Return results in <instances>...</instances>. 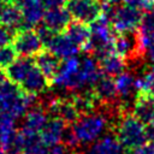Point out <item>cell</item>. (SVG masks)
<instances>
[{
    "label": "cell",
    "mask_w": 154,
    "mask_h": 154,
    "mask_svg": "<svg viewBox=\"0 0 154 154\" xmlns=\"http://www.w3.org/2000/svg\"><path fill=\"white\" fill-rule=\"evenodd\" d=\"M34 101L35 95L23 91L18 84L10 79L5 78L0 83V111L14 119L23 117L34 105Z\"/></svg>",
    "instance_id": "obj_1"
},
{
    "label": "cell",
    "mask_w": 154,
    "mask_h": 154,
    "mask_svg": "<svg viewBox=\"0 0 154 154\" xmlns=\"http://www.w3.org/2000/svg\"><path fill=\"white\" fill-rule=\"evenodd\" d=\"M112 130L123 147L128 150L147 141L146 125L132 113H128L126 111L116 117L112 122Z\"/></svg>",
    "instance_id": "obj_2"
},
{
    "label": "cell",
    "mask_w": 154,
    "mask_h": 154,
    "mask_svg": "<svg viewBox=\"0 0 154 154\" xmlns=\"http://www.w3.org/2000/svg\"><path fill=\"white\" fill-rule=\"evenodd\" d=\"M108 118L99 112L79 116L78 119L72 124V130L79 146L91 144L105 132L108 126Z\"/></svg>",
    "instance_id": "obj_3"
},
{
    "label": "cell",
    "mask_w": 154,
    "mask_h": 154,
    "mask_svg": "<svg viewBox=\"0 0 154 154\" xmlns=\"http://www.w3.org/2000/svg\"><path fill=\"white\" fill-rule=\"evenodd\" d=\"M52 83L55 87L69 91H78L83 89L87 84L81 71V61L76 57L65 59Z\"/></svg>",
    "instance_id": "obj_4"
},
{
    "label": "cell",
    "mask_w": 154,
    "mask_h": 154,
    "mask_svg": "<svg viewBox=\"0 0 154 154\" xmlns=\"http://www.w3.org/2000/svg\"><path fill=\"white\" fill-rule=\"evenodd\" d=\"M142 18L143 14L141 10L128 6L125 4L122 6H113L108 16L111 26L116 34L137 31Z\"/></svg>",
    "instance_id": "obj_5"
},
{
    "label": "cell",
    "mask_w": 154,
    "mask_h": 154,
    "mask_svg": "<svg viewBox=\"0 0 154 154\" xmlns=\"http://www.w3.org/2000/svg\"><path fill=\"white\" fill-rule=\"evenodd\" d=\"M12 46L20 57H32L43 49V45L36 32L31 28H20L14 31Z\"/></svg>",
    "instance_id": "obj_6"
},
{
    "label": "cell",
    "mask_w": 154,
    "mask_h": 154,
    "mask_svg": "<svg viewBox=\"0 0 154 154\" xmlns=\"http://www.w3.org/2000/svg\"><path fill=\"white\" fill-rule=\"evenodd\" d=\"M66 10L73 20L91 24L102 13V5L99 0H66Z\"/></svg>",
    "instance_id": "obj_7"
},
{
    "label": "cell",
    "mask_w": 154,
    "mask_h": 154,
    "mask_svg": "<svg viewBox=\"0 0 154 154\" xmlns=\"http://www.w3.org/2000/svg\"><path fill=\"white\" fill-rule=\"evenodd\" d=\"M91 90L96 96V99L99 100V102L106 106L107 108H113L119 106V103L116 105L118 102L117 101L118 95H117V89H116V83L113 77L102 73L100 78L93 84Z\"/></svg>",
    "instance_id": "obj_8"
},
{
    "label": "cell",
    "mask_w": 154,
    "mask_h": 154,
    "mask_svg": "<svg viewBox=\"0 0 154 154\" xmlns=\"http://www.w3.org/2000/svg\"><path fill=\"white\" fill-rule=\"evenodd\" d=\"M113 49L124 60H134L141 55L137 31L120 32L114 36Z\"/></svg>",
    "instance_id": "obj_9"
},
{
    "label": "cell",
    "mask_w": 154,
    "mask_h": 154,
    "mask_svg": "<svg viewBox=\"0 0 154 154\" xmlns=\"http://www.w3.org/2000/svg\"><path fill=\"white\" fill-rule=\"evenodd\" d=\"M46 111L52 113L53 117H58L63 119L67 125L73 124L79 114L76 111L71 99H64V97H49L46 101Z\"/></svg>",
    "instance_id": "obj_10"
},
{
    "label": "cell",
    "mask_w": 154,
    "mask_h": 154,
    "mask_svg": "<svg viewBox=\"0 0 154 154\" xmlns=\"http://www.w3.org/2000/svg\"><path fill=\"white\" fill-rule=\"evenodd\" d=\"M23 23V13L20 7L13 0L0 1V25L16 31L20 29Z\"/></svg>",
    "instance_id": "obj_11"
},
{
    "label": "cell",
    "mask_w": 154,
    "mask_h": 154,
    "mask_svg": "<svg viewBox=\"0 0 154 154\" xmlns=\"http://www.w3.org/2000/svg\"><path fill=\"white\" fill-rule=\"evenodd\" d=\"M66 126L67 124L58 117H52L51 119H48L45 126L38 132L43 146L48 148V147L59 144L61 142V137Z\"/></svg>",
    "instance_id": "obj_12"
},
{
    "label": "cell",
    "mask_w": 154,
    "mask_h": 154,
    "mask_svg": "<svg viewBox=\"0 0 154 154\" xmlns=\"http://www.w3.org/2000/svg\"><path fill=\"white\" fill-rule=\"evenodd\" d=\"M46 49L51 51L59 59L65 60V59L76 57V54L79 51V47L66 34L57 32L52 38V41L49 42V45L46 47Z\"/></svg>",
    "instance_id": "obj_13"
},
{
    "label": "cell",
    "mask_w": 154,
    "mask_h": 154,
    "mask_svg": "<svg viewBox=\"0 0 154 154\" xmlns=\"http://www.w3.org/2000/svg\"><path fill=\"white\" fill-rule=\"evenodd\" d=\"M49 83L51 82L48 81V78L43 75V72L35 64L29 70V72L25 75L22 83L19 84V87L22 88L23 91H25L28 94L37 95L40 93H43L48 88Z\"/></svg>",
    "instance_id": "obj_14"
},
{
    "label": "cell",
    "mask_w": 154,
    "mask_h": 154,
    "mask_svg": "<svg viewBox=\"0 0 154 154\" xmlns=\"http://www.w3.org/2000/svg\"><path fill=\"white\" fill-rule=\"evenodd\" d=\"M22 10L23 13V23L26 28H31L32 25H38L45 14V6L41 0H13Z\"/></svg>",
    "instance_id": "obj_15"
},
{
    "label": "cell",
    "mask_w": 154,
    "mask_h": 154,
    "mask_svg": "<svg viewBox=\"0 0 154 154\" xmlns=\"http://www.w3.org/2000/svg\"><path fill=\"white\" fill-rule=\"evenodd\" d=\"M87 154H129V150L123 147L117 136L112 132L93 142Z\"/></svg>",
    "instance_id": "obj_16"
},
{
    "label": "cell",
    "mask_w": 154,
    "mask_h": 154,
    "mask_svg": "<svg viewBox=\"0 0 154 154\" xmlns=\"http://www.w3.org/2000/svg\"><path fill=\"white\" fill-rule=\"evenodd\" d=\"M43 24L51 29L54 32H63L65 31L66 26L71 22V16L66 7H55V8H48L45 11L43 18H42Z\"/></svg>",
    "instance_id": "obj_17"
},
{
    "label": "cell",
    "mask_w": 154,
    "mask_h": 154,
    "mask_svg": "<svg viewBox=\"0 0 154 154\" xmlns=\"http://www.w3.org/2000/svg\"><path fill=\"white\" fill-rule=\"evenodd\" d=\"M131 113L144 125L154 124V96L148 94H137Z\"/></svg>",
    "instance_id": "obj_18"
},
{
    "label": "cell",
    "mask_w": 154,
    "mask_h": 154,
    "mask_svg": "<svg viewBox=\"0 0 154 154\" xmlns=\"http://www.w3.org/2000/svg\"><path fill=\"white\" fill-rule=\"evenodd\" d=\"M35 64L43 72V75L48 78V81L52 83V81L57 76L58 71L60 70L61 59H59L51 51L43 48L40 53H37L35 55Z\"/></svg>",
    "instance_id": "obj_19"
},
{
    "label": "cell",
    "mask_w": 154,
    "mask_h": 154,
    "mask_svg": "<svg viewBox=\"0 0 154 154\" xmlns=\"http://www.w3.org/2000/svg\"><path fill=\"white\" fill-rule=\"evenodd\" d=\"M35 65V60L31 57H19L5 69V76L7 79L16 84H20L29 70Z\"/></svg>",
    "instance_id": "obj_20"
},
{
    "label": "cell",
    "mask_w": 154,
    "mask_h": 154,
    "mask_svg": "<svg viewBox=\"0 0 154 154\" xmlns=\"http://www.w3.org/2000/svg\"><path fill=\"white\" fill-rule=\"evenodd\" d=\"M71 101H72V103H73V106H75V108L79 116L96 112L99 105H101L99 102V100L96 99V96L94 95L93 90L77 91L72 95Z\"/></svg>",
    "instance_id": "obj_21"
},
{
    "label": "cell",
    "mask_w": 154,
    "mask_h": 154,
    "mask_svg": "<svg viewBox=\"0 0 154 154\" xmlns=\"http://www.w3.org/2000/svg\"><path fill=\"white\" fill-rule=\"evenodd\" d=\"M65 34L79 47V49L85 51L89 41H90V25L78 22V20H72L69 23V25L65 29Z\"/></svg>",
    "instance_id": "obj_22"
},
{
    "label": "cell",
    "mask_w": 154,
    "mask_h": 154,
    "mask_svg": "<svg viewBox=\"0 0 154 154\" xmlns=\"http://www.w3.org/2000/svg\"><path fill=\"white\" fill-rule=\"evenodd\" d=\"M47 120H48V116H47L46 108L42 105H34L24 114V126L23 128L40 132V130L45 126Z\"/></svg>",
    "instance_id": "obj_23"
},
{
    "label": "cell",
    "mask_w": 154,
    "mask_h": 154,
    "mask_svg": "<svg viewBox=\"0 0 154 154\" xmlns=\"http://www.w3.org/2000/svg\"><path fill=\"white\" fill-rule=\"evenodd\" d=\"M97 61H99V65H100L102 73L111 76V77L118 76L125 69V60L120 55H118L116 52L108 53L107 55L102 57Z\"/></svg>",
    "instance_id": "obj_24"
},
{
    "label": "cell",
    "mask_w": 154,
    "mask_h": 154,
    "mask_svg": "<svg viewBox=\"0 0 154 154\" xmlns=\"http://www.w3.org/2000/svg\"><path fill=\"white\" fill-rule=\"evenodd\" d=\"M135 81H136V77L131 72L123 71L122 73L116 76L114 83H116V89H117L118 99L128 100L134 94V91H136Z\"/></svg>",
    "instance_id": "obj_25"
},
{
    "label": "cell",
    "mask_w": 154,
    "mask_h": 154,
    "mask_svg": "<svg viewBox=\"0 0 154 154\" xmlns=\"http://www.w3.org/2000/svg\"><path fill=\"white\" fill-rule=\"evenodd\" d=\"M81 71H82V75L84 77L85 84L90 85V87H93V84L102 75L99 61L93 55H88V57L83 58V60L81 61Z\"/></svg>",
    "instance_id": "obj_26"
},
{
    "label": "cell",
    "mask_w": 154,
    "mask_h": 154,
    "mask_svg": "<svg viewBox=\"0 0 154 154\" xmlns=\"http://www.w3.org/2000/svg\"><path fill=\"white\" fill-rule=\"evenodd\" d=\"M135 88L137 94H148L154 96V63L149 66L143 76L136 78Z\"/></svg>",
    "instance_id": "obj_27"
},
{
    "label": "cell",
    "mask_w": 154,
    "mask_h": 154,
    "mask_svg": "<svg viewBox=\"0 0 154 154\" xmlns=\"http://www.w3.org/2000/svg\"><path fill=\"white\" fill-rule=\"evenodd\" d=\"M137 37L141 55L144 54L152 63H154V32H141L137 30Z\"/></svg>",
    "instance_id": "obj_28"
},
{
    "label": "cell",
    "mask_w": 154,
    "mask_h": 154,
    "mask_svg": "<svg viewBox=\"0 0 154 154\" xmlns=\"http://www.w3.org/2000/svg\"><path fill=\"white\" fill-rule=\"evenodd\" d=\"M60 143L67 150H70V152H73V150H76L79 147V143H78V141L76 138V135H75V132L72 130V126H70V125L66 126V129H65V131L63 134V137H61V142Z\"/></svg>",
    "instance_id": "obj_29"
},
{
    "label": "cell",
    "mask_w": 154,
    "mask_h": 154,
    "mask_svg": "<svg viewBox=\"0 0 154 154\" xmlns=\"http://www.w3.org/2000/svg\"><path fill=\"white\" fill-rule=\"evenodd\" d=\"M17 58V53L12 45H7L0 48V69H6Z\"/></svg>",
    "instance_id": "obj_30"
},
{
    "label": "cell",
    "mask_w": 154,
    "mask_h": 154,
    "mask_svg": "<svg viewBox=\"0 0 154 154\" xmlns=\"http://www.w3.org/2000/svg\"><path fill=\"white\" fill-rule=\"evenodd\" d=\"M12 129H14V118L0 111V136Z\"/></svg>",
    "instance_id": "obj_31"
},
{
    "label": "cell",
    "mask_w": 154,
    "mask_h": 154,
    "mask_svg": "<svg viewBox=\"0 0 154 154\" xmlns=\"http://www.w3.org/2000/svg\"><path fill=\"white\" fill-rule=\"evenodd\" d=\"M125 5L135 7L141 11H149L153 7L152 0H122Z\"/></svg>",
    "instance_id": "obj_32"
},
{
    "label": "cell",
    "mask_w": 154,
    "mask_h": 154,
    "mask_svg": "<svg viewBox=\"0 0 154 154\" xmlns=\"http://www.w3.org/2000/svg\"><path fill=\"white\" fill-rule=\"evenodd\" d=\"M129 154H154V143L146 141L144 143L129 150Z\"/></svg>",
    "instance_id": "obj_33"
},
{
    "label": "cell",
    "mask_w": 154,
    "mask_h": 154,
    "mask_svg": "<svg viewBox=\"0 0 154 154\" xmlns=\"http://www.w3.org/2000/svg\"><path fill=\"white\" fill-rule=\"evenodd\" d=\"M13 34L14 31L5 28V26H0V48L10 45V42H12L13 38Z\"/></svg>",
    "instance_id": "obj_34"
},
{
    "label": "cell",
    "mask_w": 154,
    "mask_h": 154,
    "mask_svg": "<svg viewBox=\"0 0 154 154\" xmlns=\"http://www.w3.org/2000/svg\"><path fill=\"white\" fill-rule=\"evenodd\" d=\"M42 5L45 8H55V7H61L66 2V0H41Z\"/></svg>",
    "instance_id": "obj_35"
},
{
    "label": "cell",
    "mask_w": 154,
    "mask_h": 154,
    "mask_svg": "<svg viewBox=\"0 0 154 154\" xmlns=\"http://www.w3.org/2000/svg\"><path fill=\"white\" fill-rule=\"evenodd\" d=\"M146 137H147V141L154 143V124L146 125Z\"/></svg>",
    "instance_id": "obj_36"
},
{
    "label": "cell",
    "mask_w": 154,
    "mask_h": 154,
    "mask_svg": "<svg viewBox=\"0 0 154 154\" xmlns=\"http://www.w3.org/2000/svg\"><path fill=\"white\" fill-rule=\"evenodd\" d=\"M119 1H122V0H105V2L111 4V5H116V4H118Z\"/></svg>",
    "instance_id": "obj_37"
},
{
    "label": "cell",
    "mask_w": 154,
    "mask_h": 154,
    "mask_svg": "<svg viewBox=\"0 0 154 154\" xmlns=\"http://www.w3.org/2000/svg\"><path fill=\"white\" fill-rule=\"evenodd\" d=\"M5 79V72L2 71V69H0V83Z\"/></svg>",
    "instance_id": "obj_38"
},
{
    "label": "cell",
    "mask_w": 154,
    "mask_h": 154,
    "mask_svg": "<svg viewBox=\"0 0 154 154\" xmlns=\"http://www.w3.org/2000/svg\"><path fill=\"white\" fill-rule=\"evenodd\" d=\"M149 11H150V12H152V14H153V16H154V6H153V7H152V8H150V10H149Z\"/></svg>",
    "instance_id": "obj_39"
},
{
    "label": "cell",
    "mask_w": 154,
    "mask_h": 154,
    "mask_svg": "<svg viewBox=\"0 0 154 154\" xmlns=\"http://www.w3.org/2000/svg\"><path fill=\"white\" fill-rule=\"evenodd\" d=\"M0 154H4V153H2V150H1V148H0Z\"/></svg>",
    "instance_id": "obj_40"
},
{
    "label": "cell",
    "mask_w": 154,
    "mask_h": 154,
    "mask_svg": "<svg viewBox=\"0 0 154 154\" xmlns=\"http://www.w3.org/2000/svg\"><path fill=\"white\" fill-rule=\"evenodd\" d=\"M152 2H153V4H154V0H152Z\"/></svg>",
    "instance_id": "obj_41"
},
{
    "label": "cell",
    "mask_w": 154,
    "mask_h": 154,
    "mask_svg": "<svg viewBox=\"0 0 154 154\" xmlns=\"http://www.w3.org/2000/svg\"><path fill=\"white\" fill-rule=\"evenodd\" d=\"M0 1H2V0H0Z\"/></svg>",
    "instance_id": "obj_42"
}]
</instances>
